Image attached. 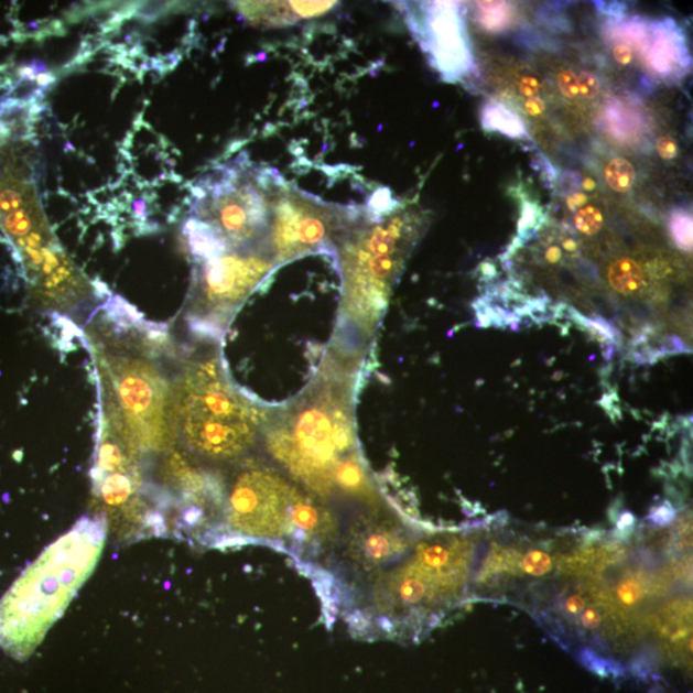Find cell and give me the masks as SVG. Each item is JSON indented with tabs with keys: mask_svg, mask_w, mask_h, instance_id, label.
Masks as SVG:
<instances>
[{
	"mask_svg": "<svg viewBox=\"0 0 693 693\" xmlns=\"http://www.w3.org/2000/svg\"><path fill=\"white\" fill-rule=\"evenodd\" d=\"M360 360L333 350L301 400L270 412L260 437L278 469L340 516L387 503L357 440L354 387Z\"/></svg>",
	"mask_w": 693,
	"mask_h": 693,
	"instance_id": "1",
	"label": "cell"
},
{
	"mask_svg": "<svg viewBox=\"0 0 693 693\" xmlns=\"http://www.w3.org/2000/svg\"><path fill=\"white\" fill-rule=\"evenodd\" d=\"M474 554L470 534L422 533L403 555L349 588L337 613L357 636H422L463 602Z\"/></svg>",
	"mask_w": 693,
	"mask_h": 693,
	"instance_id": "2",
	"label": "cell"
},
{
	"mask_svg": "<svg viewBox=\"0 0 693 693\" xmlns=\"http://www.w3.org/2000/svg\"><path fill=\"white\" fill-rule=\"evenodd\" d=\"M219 532L231 542L272 544L307 574L336 549L344 517L274 465L246 463L223 486ZM220 533V535H221Z\"/></svg>",
	"mask_w": 693,
	"mask_h": 693,
	"instance_id": "3",
	"label": "cell"
},
{
	"mask_svg": "<svg viewBox=\"0 0 693 693\" xmlns=\"http://www.w3.org/2000/svg\"><path fill=\"white\" fill-rule=\"evenodd\" d=\"M286 294L253 315L255 350L243 369L257 381L247 400L277 412L292 407L315 385L337 344L342 291Z\"/></svg>",
	"mask_w": 693,
	"mask_h": 693,
	"instance_id": "4",
	"label": "cell"
},
{
	"mask_svg": "<svg viewBox=\"0 0 693 693\" xmlns=\"http://www.w3.org/2000/svg\"><path fill=\"white\" fill-rule=\"evenodd\" d=\"M105 513L84 517L46 548L0 599V648L28 659L96 571L108 537Z\"/></svg>",
	"mask_w": 693,
	"mask_h": 693,
	"instance_id": "5",
	"label": "cell"
},
{
	"mask_svg": "<svg viewBox=\"0 0 693 693\" xmlns=\"http://www.w3.org/2000/svg\"><path fill=\"white\" fill-rule=\"evenodd\" d=\"M416 220L397 206H369L342 232L336 253L342 280V324L336 346L364 355L391 301L414 239Z\"/></svg>",
	"mask_w": 693,
	"mask_h": 693,
	"instance_id": "6",
	"label": "cell"
},
{
	"mask_svg": "<svg viewBox=\"0 0 693 693\" xmlns=\"http://www.w3.org/2000/svg\"><path fill=\"white\" fill-rule=\"evenodd\" d=\"M270 412L241 396L217 356L186 366L173 391L175 440L204 461H239L260 441Z\"/></svg>",
	"mask_w": 693,
	"mask_h": 693,
	"instance_id": "7",
	"label": "cell"
},
{
	"mask_svg": "<svg viewBox=\"0 0 693 693\" xmlns=\"http://www.w3.org/2000/svg\"><path fill=\"white\" fill-rule=\"evenodd\" d=\"M272 174L274 170L232 163L202 178L185 224L194 260L270 241Z\"/></svg>",
	"mask_w": 693,
	"mask_h": 693,
	"instance_id": "8",
	"label": "cell"
},
{
	"mask_svg": "<svg viewBox=\"0 0 693 693\" xmlns=\"http://www.w3.org/2000/svg\"><path fill=\"white\" fill-rule=\"evenodd\" d=\"M31 154L22 153L0 165V225L25 256L42 293L56 306L79 300L82 278L53 238L39 209Z\"/></svg>",
	"mask_w": 693,
	"mask_h": 693,
	"instance_id": "9",
	"label": "cell"
},
{
	"mask_svg": "<svg viewBox=\"0 0 693 693\" xmlns=\"http://www.w3.org/2000/svg\"><path fill=\"white\" fill-rule=\"evenodd\" d=\"M108 411L140 453H160L175 441L171 407L173 391L154 365L131 355H108Z\"/></svg>",
	"mask_w": 693,
	"mask_h": 693,
	"instance_id": "10",
	"label": "cell"
},
{
	"mask_svg": "<svg viewBox=\"0 0 693 693\" xmlns=\"http://www.w3.org/2000/svg\"><path fill=\"white\" fill-rule=\"evenodd\" d=\"M274 269L270 241L194 263L190 293L192 328L199 336H220L231 316Z\"/></svg>",
	"mask_w": 693,
	"mask_h": 693,
	"instance_id": "11",
	"label": "cell"
},
{
	"mask_svg": "<svg viewBox=\"0 0 693 693\" xmlns=\"http://www.w3.org/2000/svg\"><path fill=\"white\" fill-rule=\"evenodd\" d=\"M270 243L275 268L336 252V243L361 207L333 205L288 184L274 171L270 183Z\"/></svg>",
	"mask_w": 693,
	"mask_h": 693,
	"instance_id": "12",
	"label": "cell"
},
{
	"mask_svg": "<svg viewBox=\"0 0 693 693\" xmlns=\"http://www.w3.org/2000/svg\"><path fill=\"white\" fill-rule=\"evenodd\" d=\"M408 7L409 25L432 65L448 82L462 79L474 66L462 7L457 3H422Z\"/></svg>",
	"mask_w": 693,
	"mask_h": 693,
	"instance_id": "13",
	"label": "cell"
},
{
	"mask_svg": "<svg viewBox=\"0 0 693 693\" xmlns=\"http://www.w3.org/2000/svg\"><path fill=\"white\" fill-rule=\"evenodd\" d=\"M643 53L650 67L661 77L679 76L689 67L686 37L672 19L650 25V35Z\"/></svg>",
	"mask_w": 693,
	"mask_h": 693,
	"instance_id": "14",
	"label": "cell"
},
{
	"mask_svg": "<svg viewBox=\"0 0 693 693\" xmlns=\"http://www.w3.org/2000/svg\"><path fill=\"white\" fill-rule=\"evenodd\" d=\"M336 4V2H256L241 3V11L256 22L279 26L316 18L329 12Z\"/></svg>",
	"mask_w": 693,
	"mask_h": 693,
	"instance_id": "15",
	"label": "cell"
},
{
	"mask_svg": "<svg viewBox=\"0 0 693 693\" xmlns=\"http://www.w3.org/2000/svg\"><path fill=\"white\" fill-rule=\"evenodd\" d=\"M31 106L25 100L10 98L0 102V162L30 139Z\"/></svg>",
	"mask_w": 693,
	"mask_h": 693,
	"instance_id": "16",
	"label": "cell"
},
{
	"mask_svg": "<svg viewBox=\"0 0 693 693\" xmlns=\"http://www.w3.org/2000/svg\"><path fill=\"white\" fill-rule=\"evenodd\" d=\"M483 128L500 132L511 139H523L527 137V128L523 120L505 106L497 102H489L483 108Z\"/></svg>",
	"mask_w": 693,
	"mask_h": 693,
	"instance_id": "17",
	"label": "cell"
},
{
	"mask_svg": "<svg viewBox=\"0 0 693 693\" xmlns=\"http://www.w3.org/2000/svg\"><path fill=\"white\" fill-rule=\"evenodd\" d=\"M609 282L619 293L632 294L643 284V272L634 260L621 259L611 264Z\"/></svg>",
	"mask_w": 693,
	"mask_h": 693,
	"instance_id": "18",
	"label": "cell"
},
{
	"mask_svg": "<svg viewBox=\"0 0 693 693\" xmlns=\"http://www.w3.org/2000/svg\"><path fill=\"white\" fill-rule=\"evenodd\" d=\"M606 183L618 193L630 190L636 181V171L632 163L625 159H614L605 169Z\"/></svg>",
	"mask_w": 693,
	"mask_h": 693,
	"instance_id": "19",
	"label": "cell"
},
{
	"mask_svg": "<svg viewBox=\"0 0 693 693\" xmlns=\"http://www.w3.org/2000/svg\"><path fill=\"white\" fill-rule=\"evenodd\" d=\"M479 21L490 31L502 30L510 21L509 7L502 3H479Z\"/></svg>",
	"mask_w": 693,
	"mask_h": 693,
	"instance_id": "20",
	"label": "cell"
},
{
	"mask_svg": "<svg viewBox=\"0 0 693 693\" xmlns=\"http://www.w3.org/2000/svg\"><path fill=\"white\" fill-rule=\"evenodd\" d=\"M671 231L675 240L682 249L692 248V217L684 209H675L671 216Z\"/></svg>",
	"mask_w": 693,
	"mask_h": 693,
	"instance_id": "21",
	"label": "cell"
},
{
	"mask_svg": "<svg viewBox=\"0 0 693 693\" xmlns=\"http://www.w3.org/2000/svg\"><path fill=\"white\" fill-rule=\"evenodd\" d=\"M575 227L586 236H594L603 227V215L596 207L581 208L575 215Z\"/></svg>",
	"mask_w": 693,
	"mask_h": 693,
	"instance_id": "22",
	"label": "cell"
},
{
	"mask_svg": "<svg viewBox=\"0 0 693 693\" xmlns=\"http://www.w3.org/2000/svg\"><path fill=\"white\" fill-rule=\"evenodd\" d=\"M580 95L587 99H594L599 95L602 85L597 76L587 72H583L577 76Z\"/></svg>",
	"mask_w": 693,
	"mask_h": 693,
	"instance_id": "23",
	"label": "cell"
},
{
	"mask_svg": "<svg viewBox=\"0 0 693 693\" xmlns=\"http://www.w3.org/2000/svg\"><path fill=\"white\" fill-rule=\"evenodd\" d=\"M559 88L565 98L574 99L580 96L577 75L573 72H563L559 75Z\"/></svg>",
	"mask_w": 693,
	"mask_h": 693,
	"instance_id": "24",
	"label": "cell"
},
{
	"mask_svg": "<svg viewBox=\"0 0 693 693\" xmlns=\"http://www.w3.org/2000/svg\"><path fill=\"white\" fill-rule=\"evenodd\" d=\"M658 153L663 160H673L679 153V145H676L673 138L663 137L658 140L657 143Z\"/></svg>",
	"mask_w": 693,
	"mask_h": 693,
	"instance_id": "25",
	"label": "cell"
},
{
	"mask_svg": "<svg viewBox=\"0 0 693 693\" xmlns=\"http://www.w3.org/2000/svg\"><path fill=\"white\" fill-rule=\"evenodd\" d=\"M519 89L521 91V95L528 98H534L537 97V95H539L541 85L540 82L535 79V77L526 76L523 77V79L520 80Z\"/></svg>",
	"mask_w": 693,
	"mask_h": 693,
	"instance_id": "26",
	"label": "cell"
},
{
	"mask_svg": "<svg viewBox=\"0 0 693 693\" xmlns=\"http://www.w3.org/2000/svg\"><path fill=\"white\" fill-rule=\"evenodd\" d=\"M614 57L620 62L621 65H628L634 59V52L630 50V46L620 43L615 45Z\"/></svg>",
	"mask_w": 693,
	"mask_h": 693,
	"instance_id": "27",
	"label": "cell"
},
{
	"mask_svg": "<svg viewBox=\"0 0 693 693\" xmlns=\"http://www.w3.org/2000/svg\"><path fill=\"white\" fill-rule=\"evenodd\" d=\"M562 183H563V190L567 192H574V190L580 188L581 178L577 174L565 173Z\"/></svg>",
	"mask_w": 693,
	"mask_h": 693,
	"instance_id": "28",
	"label": "cell"
},
{
	"mask_svg": "<svg viewBox=\"0 0 693 693\" xmlns=\"http://www.w3.org/2000/svg\"><path fill=\"white\" fill-rule=\"evenodd\" d=\"M544 102L539 97L529 98L526 104V110L532 116L540 115L544 111Z\"/></svg>",
	"mask_w": 693,
	"mask_h": 693,
	"instance_id": "29",
	"label": "cell"
},
{
	"mask_svg": "<svg viewBox=\"0 0 693 693\" xmlns=\"http://www.w3.org/2000/svg\"><path fill=\"white\" fill-rule=\"evenodd\" d=\"M586 202L587 197L582 193H573L572 196L567 198V205H570L572 209L581 207L586 204Z\"/></svg>",
	"mask_w": 693,
	"mask_h": 693,
	"instance_id": "30",
	"label": "cell"
},
{
	"mask_svg": "<svg viewBox=\"0 0 693 693\" xmlns=\"http://www.w3.org/2000/svg\"><path fill=\"white\" fill-rule=\"evenodd\" d=\"M584 188L591 191L595 188V184L594 182L591 181V178H587L586 183H584Z\"/></svg>",
	"mask_w": 693,
	"mask_h": 693,
	"instance_id": "31",
	"label": "cell"
}]
</instances>
